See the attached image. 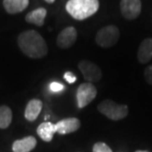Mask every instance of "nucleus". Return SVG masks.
Instances as JSON below:
<instances>
[{"label": "nucleus", "mask_w": 152, "mask_h": 152, "mask_svg": "<svg viewBox=\"0 0 152 152\" xmlns=\"http://www.w3.org/2000/svg\"><path fill=\"white\" fill-rule=\"evenodd\" d=\"M13 114L11 109L7 106L0 107V129H7L12 122Z\"/></svg>", "instance_id": "obj_16"}, {"label": "nucleus", "mask_w": 152, "mask_h": 152, "mask_svg": "<svg viewBox=\"0 0 152 152\" xmlns=\"http://www.w3.org/2000/svg\"><path fill=\"white\" fill-rule=\"evenodd\" d=\"M138 61L145 64L152 58V38H146L142 42L137 53Z\"/></svg>", "instance_id": "obj_10"}, {"label": "nucleus", "mask_w": 152, "mask_h": 152, "mask_svg": "<svg viewBox=\"0 0 152 152\" xmlns=\"http://www.w3.org/2000/svg\"><path fill=\"white\" fill-rule=\"evenodd\" d=\"M140 0H121L120 10L125 19L132 20L140 15L141 12Z\"/></svg>", "instance_id": "obj_7"}, {"label": "nucleus", "mask_w": 152, "mask_h": 152, "mask_svg": "<svg viewBox=\"0 0 152 152\" xmlns=\"http://www.w3.org/2000/svg\"><path fill=\"white\" fill-rule=\"evenodd\" d=\"M37 140L33 136H27L13 143L12 150L14 152H31L37 145Z\"/></svg>", "instance_id": "obj_11"}, {"label": "nucleus", "mask_w": 152, "mask_h": 152, "mask_svg": "<svg viewBox=\"0 0 152 152\" xmlns=\"http://www.w3.org/2000/svg\"><path fill=\"white\" fill-rule=\"evenodd\" d=\"M135 152H150V151H136Z\"/></svg>", "instance_id": "obj_22"}, {"label": "nucleus", "mask_w": 152, "mask_h": 152, "mask_svg": "<svg viewBox=\"0 0 152 152\" xmlns=\"http://www.w3.org/2000/svg\"><path fill=\"white\" fill-rule=\"evenodd\" d=\"M18 45L22 53L31 58H44L48 52L44 38L33 30L20 33L18 37Z\"/></svg>", "instance_id": "obj_1"}, {"label": "nucleus", "mask_w": 152, "mask_h": 152, "mask_svg": "<svg viewBox=\"0 0 152 152\" xmlns=\"http://www.w3.org/2000/svg\"><path fill=\"white\" fill-rule=\"evenodd\" d=\"M78 68L83 75L85 80L89 83L98 82L102 78V69L95 63L90 60H81L78 64Z\"/></svg>", "instance_id": "obj_6"}, {"label": "nucleus", "mask_w": 152, "mask_h": 152, "mask_svg": "<svg viewBox=\"0 0 152 152\" xmlns=\"http://www.w3.org/2000/svg\"><path fill=\"white\" fill-rule=\"evenodd\" d=\"M49 88H50V91H53V92H58L60 91H62L64 86L60 84V83H58V82H52L49 86Z\"/></svg>", "instance_id": "obj_19"}, {"label": "nucleus", "mask_w": 152, "mask_h": 152, "mask_svg": "<svg viewBox=\"0 0 152 152\" xmlns=\"http://www.w3.org/2000/svg\"><path fill=\"white\" fill-rule=\"evenodd\" d=\"M120 32L115 26H107L98 31L96 36V42L99 47L109 48L118 42Z\"/></svg>", "instance_id": "obj_4"}, {"label": "nucleus", "mask_w": 152, "mask_h": 152, "mask_svg": "<svg viewBox=\"0 0 152 152\" xmlns=\"http://www.w3.org/2000/svg\"><path fill=\"white\" fill-rule=\"evenodd\" d=\"M97 90L91 83H83L77 89L76 99L79 108H84L96 98Z\"/></svg>", "instance_id": "obj_5"}, {"label": "nucleus", "mask_w": 152, "mask_h": 152, "mask_svg": "<svg viewBox=\"0 0 152 152\" xmlns=\"http://www.w3.org/2000/svg\"><path fill=\"white\" fill-rule=\"evenodd\" d=\"M144 76H145V79L147 83L149 85H151L152 86V64L148 66L146 69H145Z\"/></svg>", "instance_id": "obj_18"}, {"label": "nucleus", "mask_w": 152, "mask_h": 152, "mask_svg": "<svg viewBox=\"0 0 152 152\" xmlns=\"http://www.w3.org/2000/svg\"><path fill=\"white\" fill-rule=\"evenodd\" d=\"M64 80H67L69 84H73V83H75V82L76 81L75 75L74 73L70 72V71L66 72L65 74H64Z\"/></svg>", "instance_id": "obj_20"}, {"label": "nucleus", "mask_w": 152, "mask_h": 152, "mask_svg": "<svg viewBox=\"0 0 152 152\" xmlns=\"http://www.w3.org/2000/svg\"><path fill=\"white\" fill-rule=\"evenodd\" d=\"M97 110L109 119L118 121L125 118L129 114L127 105H119L112 100H104L97 106Z\"/></svg>", "instance_id": "obj_3"}, {"label": "nucleus", "mask_w": 152, "mask_h": 152, "mask_svg": "<svg viewBox=\"0 0 152 152\" xmlns=\"http://www.w3.org/2000/svg\"><path fill=\"white\" fill-rule=\"evenodd\" d=\"M57 133L60 134H68L77 131L80 128V121L76 118H67L56 124Z\"/></svg>", "instance_id": "obj_9"}, {"label": "nucleus", "mask_w": 152, "mask_h": 152, "mask_svg": "<svg viewBox=\"0 0 152 152\" xmlns=\"http://www.w3.org/2000/svg\"><path fill=\"white\" fill-rule=\"evenodd\" d=\"M5 10L11 15L25 10L29 5V0H4L3 2Z\"/></svg>", "instance_id": "obj_14"}, {"label": "nucleus", "mask_w": 152, "mask_h": 152, "mask_svg": "<svg viewBox=\"0 0 152 152\" xmlns=\"http://www.w3.org/2000/svg\"><path fill=\"white\" fill-rule=\"evenodd\" d=\"M99 6V0H69L65 9L74 19L84 20L96 14Z\"/></svg>", "instance_id": "obj_2"}, {"label": "nucleus", "mask_w": 152, "mask_h": 152, "mask_svg": "<svg viewBox=\"0 0 152 152\" xmlns=\"http://www.w3.org/2000/svg\"><path fill=\"white\" fill-rule=\"evenodd\" d=\"M77 39V31L74 26L64 28L58 34L57 38V45L59 48L67 49L75 43Z\"/></svg>", "instance_id": "obj_8"}, {"label": "nucleus", "mask_w": 152, "mask_h": 152, "mask_svg": "<svg viewBox=\"0 0 152 152\" xmlns=\"http://www.w3.org/2000/svg\"><path fill=\"white\" fill-rule=\"evenodd\" d=\"M46 16L47 10L44 8H38L37 10L28 13L26 16V20L30 24L36 25L37 26H42Z\"/></svg>", "instance_id": "obj_15"}, {"label": "nucleus", "mask_w": 152, "mask_h": 152, "mask_svg": "<svg viewBox=\"0 0 152 152\" xmlns=\"http://www.w3.org/2000/svg\"><path fill=\"white\" fill-rule=\"evenodd\" d=\"M42 109V102L38 99H32L28 102L25 110V118L29 122H33L37 118Z\"/></svg>", "instance_id": "obj_12"}, {"label": "nucleus", "mask_w": 152, "mask_h": 152, "mask_svg": "<svg viewBox=\"0 0 152 152\" xmlns=\"http://www.w3.org/2000/svg\"><path fill=\"white\" fill-rule=\"evenodd\" d=\"M37 133L43 141L50 142L53 140L55 133H57L56 125L50 122H44L38 126Z\"/></svg>", "instance_id": "obj_13"}, {"label": "nucleus", "mask_w": 152, "mask_h": 152, "mask_svg": "<svg viewBox=\"0 0 152 152\" xmlns=\"http://www.w3.org/2000/svg\"><path fill=\"white\" fill-rule=\"evenodd\" d=\"M93 152H113L111 148L103 142H97L93 146Z\"/></svg>", "instance_id": "obj_17"}, {"label": "nucleus", "mask_w": 152, "mask_h": 152, "mask_svg": "<svg viewBox=\"0 0 152 152\" xmlns=\"http://www.w3.org/2000/svg\"><path fill=\"white\" fill-rule=\"evenodd\" d=\"M45 1L48 4H53L55 2V0H45Z\"/></svg>", "instance_id": "obj_21"}]
</instances>
